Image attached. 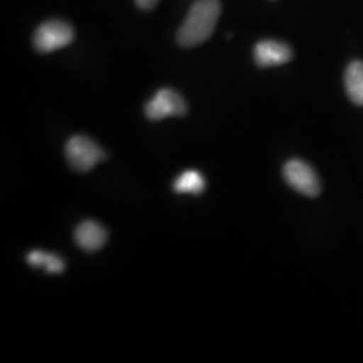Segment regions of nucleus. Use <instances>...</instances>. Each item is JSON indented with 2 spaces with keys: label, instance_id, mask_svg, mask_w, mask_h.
Listing matches in <instances>:
<instances>
[{
  "label": "nucleus",
  "instance_id": "obj_1",
  "mask_svg": "<svg viewBox=\"0 0 363 363\" xmlns=\"http://www.w3.org/2000/svg\"><path fill=\"white\" fill-rule=\"evenodd\" d=\"M220 0H196L178 30L177 39L183 48H195L214 33L220 16Z\"/></svg>",
  "mask_w": 363,
  "mask_h": 363
},
{
  "label": "nucleus",
  "instance_id": "obj_8",
  "mask_svg": "<svg viewBox=\"0 0 363 363\" xmlns=\"http://www.w3.org/2000/svg\"><path fill=\"white\" fill-rule=\"evenodd\" d=\"M345 86L354 104L363 105V62L354 61L345 73Z\"/></svg>",
  "mask_w": 363,
  "mask_h": 363
},
{
  "label": "nucleus",
  "instance_id": "obj_4",
  "mask_svg": "<svg viewBox=\"0 0 363 363\" xmlns=\"http://www.w3.org/2000/svg\"><path fill=\"white\" fill-rule=\"evenodd\" d=\"M189 111L187 103L178 91L163 88L147 103L144 113L152 121H160L166 117L184 116Z\"/></svg>",
  "mask_w": 363,
  "mask_h": 363
},
{
  "label": "nucleus",
  "instance_id": "obj_6",
  "mask_svg": "<svg viewBox=\"0 0 363 363\" xmlns=\"http://www.w3.org/2000/svg\"><path fill=\"white\" fill-rule=\"evenodd\" d=\"M255 61L259 67L284 65L294 57L292 49L283 42L265 39L259 40L253 50Z\"/></svg>",
  "mask_w": 363,
  "mask_h": 363
},
{
  "label": "nucleus",
  "instance_id": "obj_11",
  "mask_svg": "<svg viewBox=\"0 0 363 363\" xmlns=\"http://www.w3.org/2000/svg\"><path fill=\"white\" fill-rule=\"evenodd\" d=\"M135 1H136V6L144 11L154 10L159 3V0H135Z\"/></svg>",
  "mask_w": 363,
  "mask_h": 363
},
{
  "label": "nucleus",
  "instance_id": "obj_9",
  "mask_svg": "<svg viewBox=\"0 0 363 363\" xmlns=\"http://www.w3.org/2000/svg\"><path fill=\"white\" fill-rule=\"evenodd\" d=\"M205 179L201 172L195 169H187L174 182V191L178 194L199 195L205 190Z\"/></svg>",
  "mask_w": 363,
  "mask_h": 363
},
{
  "label": "nucleus",
  "instance_id": "obj_10",
  "mask_svg": "<svg viewBox=\"0 0 363 363\" xmlns=\"http://www.w3.org/2000/svg\"><path fill=\"white\" fill-rule=\"evenodd\" d=\"M27 262L31 267H42L49 273H61L65 268L64 261L52 253H45L40 250H33L27 256Z\"/></svg>",
  "mask_w": 363,
  "mask_h": 363
},
{
  "label": "nucleus",
  "instance_id": "obj_5",
  "mask_svg": "<svg viewBox=\"0 0 363 363\" xmlns=\"http://www.w3.org/2000/svg\"><path fill=\"white\" fill-rule=\"evenodd\" d=\"M283 174L286 183L300 194L316 196L320 193V182L310 164L298 159L289 160Z\"/></svg>",
  "mask_w": 363,
  "mask_h": 363
},
{
  "label": "nucleus",
  "instance_id": "obj_2",
  "mask_svg": "<svg viewBox=\"0 0 363 363\" xmlns=\"http://www.w3.org/2000/svg\"><path fill=\"white\" fill-rule=\"evenodd\" d=\"M74 35V28L70 23L61 19H52L42 23L35 30L33 42L34 48L39 52L48 54L69 46L73 42Z\"/></svg>",
  "mask_w": 363,
  "mask_h": 363
},
{
  "label": "nucleus",
  "instance_id": "obj_7",
  "mask_svg": "<svg viewBox=\"0 0 363 363\" xmlns=\"http://www.w3.org/2000/svg\"><path fill=\"white\" fill-rule=\"evenodd\" d=\"M106 240V230L96 220H84L78 225L74 232V241L78 247L88 253L100 250L104 247Z\"/></svg>",
  "mask_w": 363,
  "mask_h": 363
},
{
  "label": "nucleus",
  "instance_id": "obj_3",
  "mask_svg": "<svg viewBox=\"0 0 363 363\" xmlns=\"http://www.w3.org/2000/svg\"><path fill=\"white\" fill-rule=\"evenodd\" d=\"M65 156L69 166L78 172H88L104 160V151L86 136H73L66 143Z\"/></svg>",
  "mask_w": 363,
  "mask_h": 363
}]
</instances>
